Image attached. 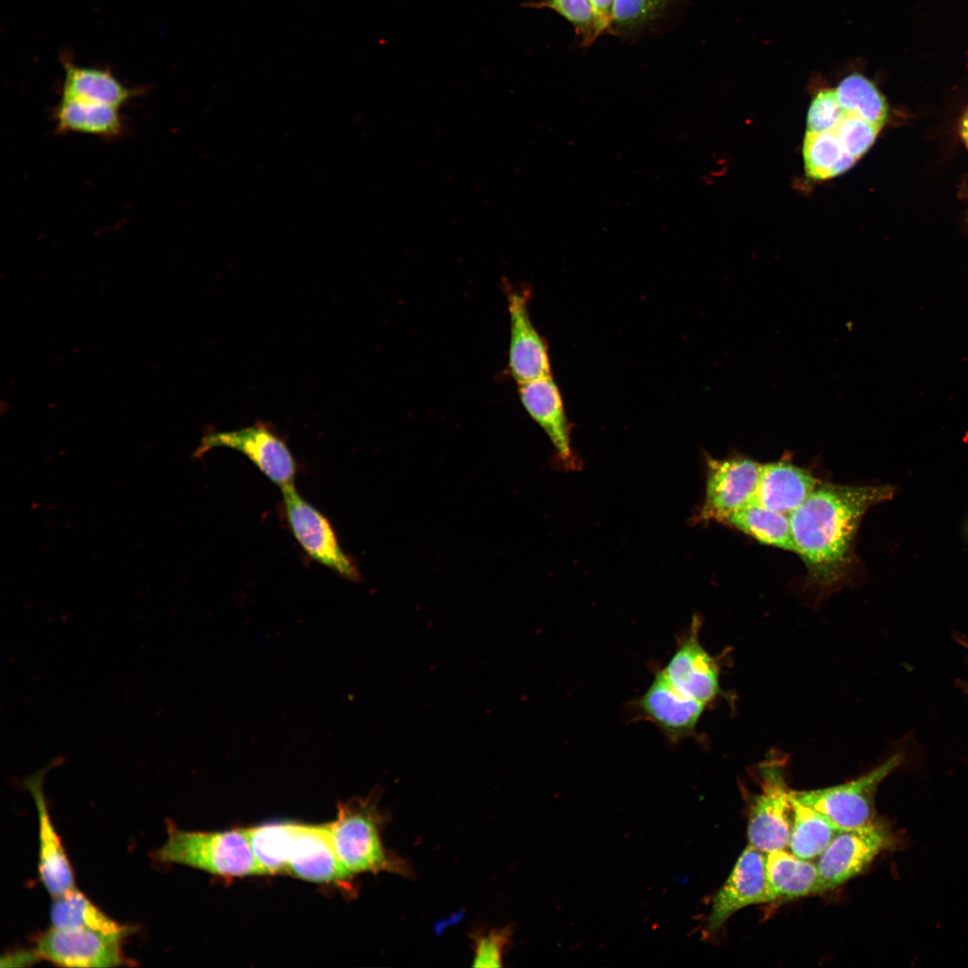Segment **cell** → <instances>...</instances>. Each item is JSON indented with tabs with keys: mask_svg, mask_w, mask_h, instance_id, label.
Instances as JSON below:
<instances>
[{
	"mask_svg": "<svg viewBox=\"0 0 968 968\" xmlns=\"http://www.w3.org/2000/svg\"><path fill=\"white\" fill-rule=\"evenodd\" d=\"M890 485L852 486L821 482L790 515L796 554L810 585L832 592L843 583L853 562V546L865 514L891 499Z\"/></svg>",
	"mask_w": 968,
	"mask_h": 968,
	"instance_id": "1",
	"label": "cell"
},
{
	"mask_svg": "<svg viewBox=\"0 0 968 968\" xmlns=\"http://www.w3.org/2000/svg\"><path fill=\"white\" fill-rule=\"evenodd\" d=\"M631 706L635 719L654 724L672 744L695 737L707 708L675 688L662 669L655 670L645 692Z\"/></svg>",
	"mask_w": 968,
	"mask_h": 968,
	"instance_id": "11",
	"label": "cell"
},
{
	"mask_svg": "<svg viewBox=\"0 0 968 968\" xmlns=\"http://www.w3.org/2000/svg\"><path fill=\"white\" fill-rule=\"evenodd\" d=\"M820 480L789 460L761 464L754 501L790 515L815 490Z\"/></svg>",
	"mask_w": 968,
	"mask_h": 968,
	"instance_id": "18",
	"label": "cell"
},
{
	"mask_svg": "<svg viewBox=\"0 0 968 968\" xmlns=\"http://www.w3.org/2000/svg\"><path fill=\"white\" fill-rule=\"evenodd\" d=\"M891 843L890 831L879 822L839 830L816 862L819 892L834 889L861 873Z\"/></svg>",
	"mask_w": 968,
	"mask_h": 968,
	"instance_id": "8",
	"label": "cell"
},
{
	"mask_svg": "<svg viewBox=\"0 0 968 968\" xmlns=\"http://www.w3.org/2000/svg\"><path fill=\"white\" fill-rule=\"evenodd\" d=\"M844 116L835 89L824 88L813 97L807 114L808 134L833 132Z\"/></svg>",
	"mask_w": 968,
	"mask_h": 968,
	"instance_id": "31",
	"label": "cell"
},
{
	"mask_svg": "<svg viewBox=\"0 0 968 968\" xmlns=\"http://www.w3.org/2000/svg\"><path fill=\"white\" fill-rule=\"evenodd\" d=\"M289 526L310 558L341 575L357 581L359 572L354 561L341 549L328 519L306 501L295 487L282 490Z\"/></svg>",
	"mask_w": 968,
	"mask_h": 968,
	"instance_id": "9",
	"label": "cell"
},
{
	"mask_svg": "<svg viewBox=\"0 0 968 968\" xmlns=\"http://www.w3.org/2000/svg\"><path fill=\"white\" fill-rule=\"evenodd\" d=\"M760 466L738 453L722 459L708 455L704 498L696 523H723L734 512L754 501Z\"/></svg>",
	"mask_w": 968,
	"mask_h": 968,
	"instance_id": "7",
	"label": "cell"
},
{
	"mask_svg": "<svg viewBox=\"0 0 968 968\" xmlns=\"http://www.w3.org/2000/svg\"><path fill=\"white\" fill-rule=\"evenodd\" d=\"M126 936L90 929L52 927L38 939L35 950L41 959L71 967H115L126 961L122 941Z\"/></svg>",
	"mask_w": 968,
	"mask_h": 968,
	"instance_id": "10",
	"label": "cell"
},
{
	"mask_svg": "<svg viewBox=\"0 0 968 968\" xmlns=\"http://www.w3.org/2000/svg\"><path fill=\"white\" fill-rule=\"evenodd\" d=\"M722 524L763 544L796 552L789 515L755 501L734 512Z\"/></svg>",
	"mask_w": 968,
	"mask_h": 968,
	"instance_id": "21",
	"label": "cell"
},
{
	"mask_svg": "<svg viewBox=\"0 0 968 968\" xmlns=\"http://www.w3.org/2000/svg\"><path fill=\"white\" fill-rule=\"evenodd\" d=\"M508 313V367L517 385L551 375L548 348L532 322L526 293H509Z\"/></svg>",
	"mask_w": 968,
	"mask_h": 968,
	"instance_id": "15",
	"label": "cell"
},
{
	"mask_svg": "<svg viewBox=\"0 0 968 968\" xmlns=\"http://www.w3.org/2000/svg\"><path fill=\"white\" fill-rule=\"evenodd\" d=\"M670 0H615L611 29L635 30L658 18Z\"/></svg>",
	"mask_w": 968,
	"mask_h": 968,
	"instance_id": "29",
	"label": "cell"
},
{
	"mask_svg": "<svg viewBox=\"0 0 968 968\" xmlns=\"http://www.w3.org/2000/svg\"><path fill=\"white\" fill-rule=\"evenodd\" d=\"M520 400L529 415L546 432L566 466L575 468L568 421L563 399L551 375L518 385Z\"/></svg>",
	"mask_w": 968,
	"mask_h": 968,
	"instance_id": "17",
	"label": "cell"
},
{
	"mask_svg": "<svg viewBox=\"0 0 968 968\" xmlns=\"http://www.w3.org/2000/svg\"><path fill=\"white\" fill-rule=\"evenodd\" d=\"M50 921L57 929H90L125 936L130 932L128 926L108 917L76 887L53 897Z\"/></svg>",
	"mask_w": 968,
	"mask_h": 968,
	"instance_id": "23",
	"label": "cell"
},
{
	"mask_svg": "<svg viewBox=\"0 0 968 968\" xmlns=\"http://www.w3.org/2000/svg\"><path fill=\"white\" fill-rule=\"evenodd\" d=\"M791 851L804 860L818 857L839 831L823 814L799 801L791 793Z\"/></svg>",
	"mask_w": 968,
	"mask_h": 968,
	"instance_id": "24",
	"label": "cell"
},
{
	"mask_svg": "<svg viewBox=\"0 0 968 968\" xmlns=\"http://www.w3.org/2000/svg\"><path fill=\"white\" fill-rule=\"evenodd\" d=\"M783 849L765 853V874L772 901L819 893L816 863Z\"/></svg>",
	"mask_w": 968,
	"mask_h": 968,
	"instance_id": "20",
	"label": "cell"
},
{
	"mask_svg": "<svg viewBox=\"0 0 968 968\" xmlns=\"http://www.w3.org/2000/svg\"><path fill=\"white\" fill-rule=\"evenodd\" d=\"M844 114L858 117L883 127L888 117V105L872 81L859 73L845 76L835 88Z\"/></svg>",
	"mask_w": 968,
	"mask_h": 968,
	"instance_id": "27",
	"label": "cell"
},
{
	"mask_svg": "<svg viewBox=\"0 0 968 968\" xmlns=\"http://www.w3.org/2000/svg\"><path fill=\"white\" fill-rule=\"evenodd\" d=\"M52 763L28 776L24 781L38 810L41 882L52 897L75 887L72 865L48 814L43 792V780Z\"/></svg>",
	"mask_w": 968,
	"mask_h": 968,
	"instance_id": "16",
	"label": "cell"
},
{
	"mask_svg": "<svg viewBox=\"0 0 968 968\" xmlns=\"http://www.w3.org/2000/svg\"><path fill=\"white\" fill-rule=\"evenodd\" d=\"M961 131L963 139L968 147V109L962 119Z\"/></svg>",
	"mask_w": 968,
	"mask_h": 968,
	"instance_id": "35",
	"label": "cell"
},
{
	"mask_svg": "<svg viewBox=\"0 0 968 968\" xmlns=\"http://www.w3.org/2000/svg\"><path fill=\"white\" fill-rule=\"evenodd\" d=\"M903 761V754L897 753L852 781L817 790H791V793L823 814L838 830L859 827L873 821L877 788Z\"/></svg>",
	"mask_w": 968,
	"mask_h": 968,
	"instance_id": "4",
	"label": "cell"
},
{
	"mask_svg": "<svg viewBox=\"0 0 968 968\" xmlns=\"http://www.w3.org/2000/svg\"><path fill=\"white\" fill-rule=\"evenodd\" d=\"M288 874L310 882L341 886L352 878L336 855L328 824L294 823Z\"/></svg>",
	"mask_w": 968,
	"mask_h": 968,
	"instance_id": "14",
	"label": "cell"
},
{
	"mask_svg": "<svg viewBox=\"0 0 968 968\" xmlns=\"http://www.w3.org/2000/svg\"><path fill=\"white\" fill-rule=\"evenodd\" d=\"M509 928L494 929L474 936V967H500L503 954L509 943Z\"/></svg>",
	"mask_w": 968,
	"mask_h": 968,
	"instance_id": "32",
	"label": "cell"
},
{
	"mask_svg": "<svg viewBox=\"0 0 968 968\" xmlns=\"http://www.w3.org/2000/svg\"><path fill=\"white\" fill-rule=\"evenodd\" d=\"M748 844L730 875L716 894L707 930L718 929L732 914L752 904L770 903L772 897L765 874V854Z\"/></svg>",
	"mask_w": 968,
	"mask_h": 968,
	"instance_id": "13",
	"label": "cell"
},
{
	"mask_svg": "<svg viewBox=\"0 0 968 968\" xmlns=\"http://www.w3.org/2000/svg\"><path fill=\"white\" fill-rule=\"evenodd\" d=\"M614 1L615 0H590L601 35L604 31L611 29Z\"/></svg>",
	"mask_w": 968,
	"mask_h": 968,
	"instance_id": "34",
	"label": "cell"
},
{
	"mask_svg": "<svg viewBox=\"0 0 968 968\" xmlns=\"http://www.w3.org/2000/svg\"><path fill=\"white\" fill-rule=\"evenodd\" d=\"M41 957L34 950L20 949L3 955L0 960L1 967H24L30 966L40 960Z\"/></svg>",
	"mask_w": 968,
	"mask_h": 968,
	"instance_id": "33",
	"label": "cell"
},
{
	"mask_svg": "<svg viewBox=\"0 0 968 968\" xmlns=\"http://www.w3.org/2000/svg\"><path fill=\"white\" fill-rule=\"evenodd\" d=\"M156 855L160 861L186 865L220 877L263 875L245 828L197 832L170 826L168 839Z\"/></svg>",
	"mask_w": 968,
	"mask_h": 968,
	"instance_id": "3",
	"label": "cell"
},
{
	"mask_svg": "<svg viewBox=\"0 0 968 968\" xmlns=\"http://www.w3.org/2000/svg\"><path fill=\"white\" fill-rule=\"evenodd\" d=\"M57 133H79L105 138L119 135L123 121L119 108L62 98L54 113Z\"/></svg>",
	"mask_w": 968,
	"mask_h": 968,
	"instance_id": "19",
	"label": "cell"
},
{
	"mask_svg": "<svg viewBox=\"0 0 968 968\" xmlns=\"http://www.w3.org/2000/svg\"><path fill=\"white\" fill-rule=\"evenodd\" d=\"M880 130L862 118L844 114L834 132L843 149L858 160L872 146Z\"/></svg>",
	"mask_w": 968,
	"mask_h": 968,
	"instance_id": "30",
	"label": "cell"
},
{
	"mask_svg": "<svg viewBox=\"0 0 968 968\" xmlns=\"http://www.w3.org/2000/svg\"><path fill=\"white\" fill-rule=\"evenodd\" d=\"M532 6L549 8L569 22L585 47L601 35L590 0H539Z\"/></svg>",
	"mask_w": 968,
	"mask_h": 968,
	"instance_id": "28",
	"label": "cell"
},
{
	"mask_svg": "<svg viewBox=\"0 0 968 968\" xmlns=\"http://www.w3.org/2000/svg\"><path fill=\"white\" fill-rule=\"evenodd\" d=\"M134 92L111 73L98 68L65 65L62 98L120 108Z\"/></svg>",
	"mask_w": 968,
	"mask_h": 968,
	"instance_id": "22",
	"label": "cell"
},
{
	"mask_svg": "<svg viewBox=\"0 0 968 968\" xmlns=\"http://www.w3.org/2000/svg\"><path fill=\"white\" fill-rule=\"evenodd\" d=\"M804 169L813 180H827L849 170L857 161L843 147L834 132L806 133L802 147Z\"/></svg>",
	"mask_w": 968,
	"mask_h": 968,
	"instance_id": "26",
	"label": "cell"
},
{
	"mask_svg": "<svg viewBox=\"0 0 968 968\" xmlns=\"http://www.w3.org/2000/svg\"><path fill=\"white\" fill-rule=\"evenodd\" d=\"M385 817L371 799L339 804L336 818L328 824L331 840L343 868L353 877L382 871L409 875L405 860L388 853L382 843Z\"/></svg>",
	"mask_w": 968,
	"mask_h": 968,
	"instance_id": "2",
	"label": "cell"
},
{
	"mask_svg": "<svg viewBox=\"0 0 968 968\" xmlns=\"http://www.w3.org/2000/svg\"><path fill=\"white\" fill-rule=\"evenodd\" d=\"M294 823L280 822L245 828L263 875L288 873Z\"/></svg>",
	"mask_w": 968,
	"mask_h": 968,
	"instance_id": "25",
	"label": "cell"
},
{
	"mask_svg": "<svg viewBox=\"0 0 968 968\" xmlns=\"http://www.w3.org/2000/svg\"><path fill=\"white\" fill-rule=\"evenodd\" d=\"M760 791L748 813L749 844L766 853L788 845L791 825V789L781 761H765L759 768Z\"/></svg>",
	"mask_w": 968,
	"mask_h": 968,
	"instance_id": "6",
	"label": "cell"
},
{
	"mask_svg": "<svg viewBox=\"0 0 968 968\" xmlns=\"http://www.w3.org/2000/svg\"><path fill=\"white\" fill-rule=\"evenodd\" d=\"M217 447L230 448L243 454L281 491L295 487V459L286 443L266 424L256 423L237 430L209 432L201 439L194 456L200 458Z\"/></svg>",
	"mask_w": 968,
	"mask_h": 968,
	"instance_id": "5",
	"label": "cell"
},
{
	"mask_svg": "<svg viewBox=\"0 0 968 968\" xmlns=\"http://www.w3.org/2000/svg\"><path fill=\"white\" fill-rule=\"evenodd\" d=\"M701 624L699 617H693L662 670L680 693L708 707L722 693L720 665L700 643Z\"/></svg>",
	"mask_w": 968,
	"mask_h": 968,
	"instance_id": "12",
	"label": "cell"
}]
</instances>
